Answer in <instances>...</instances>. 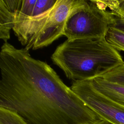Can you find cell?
Instances as JSON below:
<instances>
[{"instance_id": "obj_8", "label": "cell", "mask_w": 124, "mask_h": 124, "mask_svg": "<svg viewBox=\"0 0 124 124\" xmlns=\"http://www.w3.org/2000/svg\"><path fill=\"white\" fill-rule=\"evenodd\" d=\"M94 87L102 94L124 107V86L109 82L102 77L92 80Z\"/></svg>"}, {"instance_id": "obj_11", "label": "cell", "mask_w": 124, "mask_h": 124, "mask_svg": "<svg viewBox=\"0 0 124 124\" xmlns=\"http://www.w3.org/2000/svg\"><path fill=\"white\" fill-rule=\"evenodd\" d=\"M0 124H29L16 112L0 107Z\"/></svg>"}, {"instance_id": "obj_12", "label": "cell", "mask_w": 124, "mask_h": 124, "mask_svg": "<svg viewBox=\"0 0 124 124\" xmlns=\"http://www.w3.org/2000/svg\"><path fill=\"white\" fill-rule=\"evenodd\" d=\"M101 77L109 82L124 86V63L115 67Z\"/></svg>"}, {"instance_id": "obj_3", "label": "cell", "mask_w": 124, "mask_h": 124, "mask_svg": "<svg viewBox=\"0 0 124 124\" xmlns=\"http://www.w3.org/2000/svg\"><path fill=\"white\" fill-rule=\"evenodd\" d=\"M76 0H57L49 10L33 18L16 22L15 35L27 50L37 49L51 44L64 35L68 15Z\"/></svg>"}, {"instance_id": "obj_6", "label": "cell", "mask_w": 124, "mask_h": 124, "mask_svg": "<svg viewBox=\"0 0 124 124\" xmlns=\"http://www.w3.org/2000/svg\"><path fill=\"white\" fill-rule=\"evenodd\" d=\"M22 0H0V38L4 43L10 39Z\"/></svg>"}, {"instance_id": "obj_4", "label": "cell", "mask_w": 124, "mask_h": 124, "mask_svg": "<svg viewBox=\"0 0 124 124\" xmlns=\"http://www.w3.org/2000/svg\"><path fill=\"white\" fill-rule=\"evenodd\" d=\"M113 19L103 0H76L67 18L64 35L68 40L105 38Z\"/></svg>"}, {"instance_id": "obj_13", "label": "cell", "mask_w": 124, "mask_h": 124, "mask_svg": "<svg viewBox=\"0 0 124 124\" xmlns=\"http://www.w3.org/2000/svg\"><path fill=\"white\" fill-rule=\"evenodd\" d=\"M113 124L110 122H109L108 121H105V120H99L95 122L92 123L91 124Z\"/></svg>"}, {"instance_id": "obj_5", "label": "cell", "mask_w": 124, "mask_h": 124, "mask_svg": "<svg viewBox=\"0 0 124 124\" xmlns=\"http://www.w3.org/2000/svg\"><path fill=\"white\" fill-rule=\"evenodd\" d=\"M70 88L101 120L113 124H124V107L98 92L92 80L74 82Z\"/></svg>"}, {"instance_id": "obj_7", "label": "cell", "mask_w": 124, "mask_h": 124, "mask_svg": "<svg viewBox=\"0 0 124 124\" xmlns=\"http://www.w3.org/2000/svg\"><path fill=\"white\" fill-rule=\"evenodd\" d=\"M57 0H22L15 23L33 18L51 9Z\"/></svg>"}, {"instance_id": "obj_9", "label": "cell", "mask_w": 124, "mask_h": 124, "mask_svg": "<svg viewBox=\"0 0 124 124\" xmlns=\"http://www.w3.org/2000/svg\"><path fill=\"white\" fill-rule=\"evenodd\" d=\"M103 1L113 17V24L111 27L124 31V0Z\"/></svg>"}, {"instance_id": "obj_10", "label": "cell", "mask_w": 124, "mask_h": 124, "mask_svg": "<svg viewBox=\"0 0 124 124\" xmlns=\"http://www.w3.org/2000/svg\"><path fill=\"white\" fill-rule=\"evenodd\" d=\"M107 42L117 51H124V31L110 27L106 35Z\"/></svg>"}, {"instance_id": "obj_1", "label": "cell", "mask_w": 124, "mask_h": 124, "mask_svg": "<svg viewBox=\"0 0 124 124\" xmlns=\"http://www.w3.org/2000/svg\"><path fill=\"white\" fill-rule=\"evenodd\" d=\"M0 107L29 124H90L98 115L47 63L4 43L0 53Z\"/></svg>"}, {"instance_id": "obj_2", "label": "cell", "mask_w": 124, "mask_h": 124, "mask_svg": "<svg viewBox=\"0 0 124 124\" xmlns=\"http://www.w3.org/2000/svg\"><path fill=\"white\" fill-rule=\"evenodd\" d=\"M51 59L74 82L101 77L124 63L105 38L67 39L57 46Z\"/></svg>"}]
</instances>
